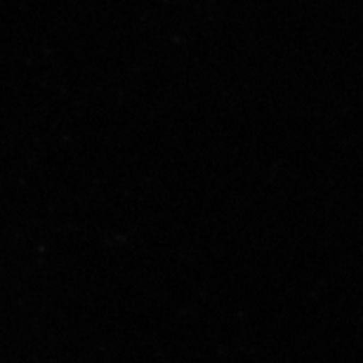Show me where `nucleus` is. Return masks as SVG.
<instances>
[]
</instances>
